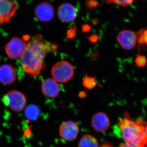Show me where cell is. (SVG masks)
<instances>
[{
    "label": "cell",
    "mask_w": 147,
    "mask_h": 147,
    "mask_svg": "<svg viewBox=\"0 0 147 147\" xmlns=\"http://www.w3.org/2000/svg\"><path fill=\"white\" fill-rule=\"evenodd\" d=\"M117 40L121 47L126 50H131L136 45L137 35L129 30H123L119 33Z\"/></svg>",
    "instance_id": "cell-8"
},
{
    "label": "cell",
    "mask_w": 147,
    "mask_h": 147,
    "mask_svg": "<svg viewBox=\"0 0 147 147\" xmlns=\"http://www.w3.org/2000/svg\"><path fill=\"white\" fill-rule=\"evenodd\" d=\"M119 147H135L134 146H130V145H129L128 144H125V143H124V144H121V145Z\"/></svg>",
    "instance_id": "cell-21"
},
{
    "label": "cell",
    "mask_w": 147,
    "mask_h": 147,
    "mask_svg": "<svg viewBox=\"0 0 147 147\" xmlns=\"http://www.w3.org/2000/svg\"><path fill=\"white\" fill-rule=\"evenodd\" d=\"M78 147H98V143L97 139L92 135L84 134L79 141Z\"/></svg>",
    "instance_id": "cell-14"
},
{
    "label": "cell",
    "mask_w": 147,
    "mask_h": 147,
    "mask_svg": "<svg viewBox=\"0 0 147 147\" xmlns=\"http://www.w3.org/2000/svg\"><path fill=\"white\" fill-rule=\"evenodd\" d=\"M145 121L130 120L126 117L120 118L117 123L121 137L125 143L135 147H147Z\"/></svg>",
    "instance_id": "cell-2"
},
{
    "label": "cell",
    "mask_w": 147,
    "mask_h": 147,
    "mask_svg": "<svg viewBox=\"0 0 147 147\" xmlns=\"http://www.w3.org/2000/svg\"><path fill=\"white\" fill-rule=\"evenodd\" d=\"M79 128L76 123L68 121L62 123L60 126L59 134L61 138L67 142L75 140L78 136Z\"/></svg>",
    "instance_id": "cell-6"
},
{
    "label": "cell",
    "mask_w": 147,
    "mask_h": 147,
    "mask_svg": "<svg viewBox=\"0 0 147 147\" xmlns=\"http://www.w3.org/2000/svg\"><path fill=\"white\" fill-rule=\"evenodd\" d=\"M91 124L95 131L102 132L106 131L110 127V120L105 113L98 112L92 117Z\"/></svg>",
    "instance_id": "cell-9"
},
{
    "label": "cell",
    "mask_w": 147,
    "mask_h": 147,
    "mask_svg": "<svg viewBox=\"0 0 147 147\" xmlns=\"http://www.w3.org/2000/svg\"><path fill=\"white\" fill-rule=\"evenodd\" d=\"M26 45L24 39L18 37H14L7 43L5 50L9 58L11 59H17L21 57Z\"/></svg>",
    "instance_id": "cell-5"
},
{
    "label": "cell",
    "mask_w": 147,
    "mask_h": 147,
    "mask_svg": "<svg viewBox=\"0 0 147 147\" xmlns=\"http://www.w3.org/2000/svg\"><path fill=\"white\" fill-rule=\"evenodd\" d=\"M16 70L12 66L4 64L0 66V83L4 85H9L16 79Z\"/></svg>",
    "instance_id": "cell-12"
},
{
    "label": "cell",
    "mask_w": 147,
    "mask_h": 147,
    "mask_svg": "<svg viewBox=\"0 0 147 147\" xmlns=\"http://www.w3.org/2000/svg\"><path fill=\"white\" fill-rule=\"evenodd\" d=\"M18 5L11 0H0V25L7 23L14 15Z\"/></svg>",
    "instance_id": "cell-7"
},
{
    "label": "cell",
    "mask_w": 147,
    "mask_h": 147,
    "mask_svg": "<svg viewBox=\"0 0 147 147\" xmlns=\"http://www.w3.org/2000/svg\"><path fill=\"white\" fill-rule=\"evenodd\" d=\"M145 136H146V139L147 141V124L146 126V128H145Z\"/></svg>",
    "instance_id": "cell-22"
},
{
    "label": "cell",
    "mask_w": 147,
    "mask_h": 147,
    "mask_svg": "<svg viewBox=\"0 0 147 147\" xmlns=\"http://www.w3.org/2000/svg\"><path fill=\"white\" fill-rule=\"evenodd\" d=\"M135 63L139 67H143L146 65L147 59L144 55H138L135 58Z\"/></svg>",
    "instance_id": "cell-17"
},
{
    "label": "cell",
    "mask_w": 147,
    "mask_h": 147,
    "mask_svg": "<svg viewBox=\"0 0 147 147\" xmlns=\"http://www.w3.org/2000/svg\"><path fill=\"white\" fill-rule=\"evenodd\" d=\"M86 92H81L79 94V96L80 98H84L86 96Z\"/></svg>",
    "instance_id": "cell-20"
},
{
    "label": "cell",
    "mask_w": 147,
    "mask_h": 147,
    "mask_svg": "<svg viewBox=\"0 0 147 147\" xmlns=\"http://www.w3.org/2000/svg\"><path fill=\"white\" fill-rule=\"evenodd\" d=\"M35 13L37 19L42 22H49L54 17L55 11L52 5L43 3L37 6Z\"/></svg>",
    "instance_id": "cell-10"
},
{
    "label": "cell",
    "mask_w": 147,
    "mask_h": 147,
    "mask_svg": "<svg viewBox=\"0 0 147 147\" xmlns=\"http://www.w3.org/2000/svg\"><path fill=\"white\" fill-rule=\"evenodd\" d=\"M82 85L88 89H92L96 86V79L95 77L86 76L82 82Z\"/></svg>",
    "instance_id": "cell-16"
},
{
    "label": "cell",
    "mask_w": 147,
    "mask_h": 147,
    "mask_svg": "<svg viewBox=\"0 0 147 147\" xmlns=\"http://www.w3.org/2000/svg\"><path fill=\"white\" fill-rule=\"evenodd\" d=\"M57 49L56 44L42 40L36 36L27 44L21 57L22 67L26 73L32 77H36L45 67L43 59L47 53Z\"/></svg>",
    "instance_id": "cell-1"
},
{
    "label": "cell",
    "mask_w": 147,
    "mask_h": 147,
    "mask_svg": "<svg viewBox=\"0 0 147 147\" xmlns=\"http://www.w3.org/2000/svg\"><path fill=\"white\" fill-rule=\"evenodd\" d=\"M25 114L26 117L30 120H36L39 117V108L36 105L32 104L29 105L25 110Z\"/></svg>",
    "instance_id": "cell-15"
},
{
    "label": "cell",
    "mask_w": 147,
    "mask_h": 147,
    "mask_svg": "<svg viewBox=\"0 0 147 147\" xmlns=\"http://www.w3.org/2000/svg\"><path fill=\"white\" fill-rule=\"evenodd\" d=\"M100 147H111V146L108 144H104Z\"/></svg>",
    "instance_id": "cell-23"
},
{
    "label": "cell",
    "mask_w": 147,
    "mask_h": 147,
    "mask_svg": "<svg viewBox=\"0 0 147 147\" xmlns=\"http://www.w3.org/2000/svg\"><path fill=\"white\" fill-rule=\"evenodd\" d=\"M142 34L143 40H144V44L147 45V30H142Z\"/></svg>",
    "instance_id": "cell-19"
},
{
    "label": "cell",
    "mask_w": 147,
    "mask_h": 147,
    "mask_svg": "<svg viewBox=\"0 0 147 147\" xmlns=\"http://www.w3.org/2000/svg\"><path fill=\"white\" fill-rule=\"evenodd\" d=\"M51 73L55 81L64 83L68 82L72 78L74 70L69 63L61 61L53 66Z\"/></svg>",
    "instance_id": "cell-3"
},
{
    "label": "cell",
    "mask_w": 147,
    "mask_h": 147,
    "mask_svg": "<svg viewBox=\"0 0 147 147\" xmlns=\"http://www.w3.org/2000/svg\"><path fill=\"white\" fill-rule=\"evenodd\" d=\"M3 102L12 111L20 112L25 108L27 100L23 93L13 90L8 92L3 96Z\"/></svg>",
    "instance_id": "cell-4"
},
{
    "label": "cell",
    "mask_w": 147,
    "mask_h": 147,
    "mask_svg": "<svg viewBox=\"0 0 147 147\" xmlns=\"http://www.w3.org/2000/svg\"><path fill=\"white\" fill-rule=\"evenodd\" d=\"M41 89L43 95L47 97L54 98L59 95L60 88L55 79H47L42 82Z\"/></svg>",
    "instance_id": "cell-13"
},
{
    "label": "cell",
    "mask_w": 147,
    "mask_h": 147,
    "mask_svg": "<svg viewBox=\"0 0 147 147\" xmlns=\"http://www.w3.org/2000/svg\"><path fill=\"white\" fill-rule=\"evenodd\" d=\"M134 0H108V3H113L118 5L125 7L131 4Z\"/></svg>",
    "instance_id": "cell-18"
},
{
    "label": "cell",
    "mask_w": 147,
    "mask_h": 147,
    "mask_svg": "<svg viewBox=\"0 0 147 147\" xmlns=\"http://www.w3.org/2000/svg\"><path fill=\"white\" fill-rule=\"evenodd\" d=\"M58 16L63 23H68L75 20L77 15L76 9L69 3L63 4L58 9Z\"/></svg>",
    "instance_id": "cell-11"
}]
</instances>
